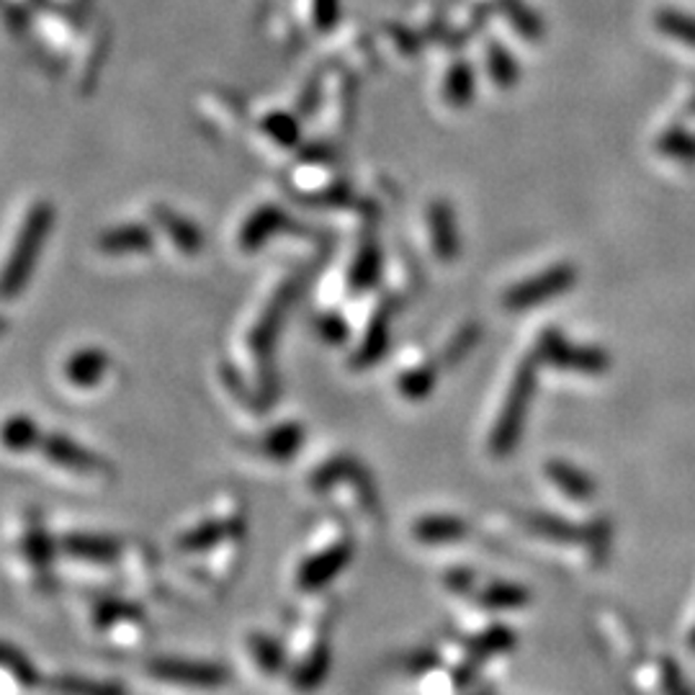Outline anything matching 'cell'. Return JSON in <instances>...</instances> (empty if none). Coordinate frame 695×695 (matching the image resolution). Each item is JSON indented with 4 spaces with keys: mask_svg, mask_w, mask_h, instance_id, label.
I'll return each instance as SVG.
<instances>
[{
    "mask_svg": "<svg viewBox=\"0 0 695 695\" xmlns=\"http://www.w3.org/2000/svg\"><path fill=\"white\" fill-rule=\"evenodd\" d=\"M47 225H50V212L47 209H37L34 214H31V219L27 222V225H23L13 258L8 260V268L3 270V278H0V282H3V286H0L3 294L19 292L21 284L27 282V270L29 266H34L39 247H42L44 243Z\"/></svg>",
    "mask_w": 695,
    "mask_h": 695,
    "instance_id": "obj_1",
    "label": "cell"
}]
</instances>
